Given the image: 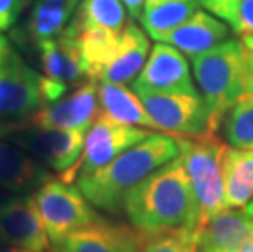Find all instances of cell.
I'll use <instances>...</instances> for the list:
<instances>
[{
  "mask_svg": "<svg viewBox=\"0 0 253 252\" xmlns=\"http://www.w3.org/2000/svg\"><path fill=\"white\" fill-rule=\"evenodd\" d=\"M123 213L142 233L195 231L201 208L180 155L132 187L123 202Z\"/></svg>",
  "mask_w": 253,
  "mask_h": 252,
  "instance_id": "1",
  "label": "cell"
},
{
  "mask_svg": "<svg viewBox=\"0 0 253 252\" xmlns=\"http://www.w3.org/2000/svg\"><path fill=\"white\" fill-rule=\"evenodd\" d=\"M178 155L180 146L176 136L154 133L100 170L79 177L77 187L91 205L103 211L121 214L127 192Z\"/></svg>",
  "mask_w": 253,
  "mask_h": 252,
  "instance_id": "2",
  "label": "cell"
},
{
  "mask_svg": "<svg viewBox=\"0 0 253 252\" xmlns=\"http://www.w3.org/2000/svg\"><path fill=\"white\" fill-rule=\"evenodd\" d=\"M190 61L216 133L227 111L245 94L249 74L247 48L239 40L227 38L212 50L190 57Z\"/></svg>",
  "mask_w": 253,
  "mask_h": 252,
  "instance_id": "3",
  "label": "cell"
},
{
  "mask_svg": "<svg viewBox=\"0 0 253 252\" xmlns=\"http://www.w3.org/2000/svg\"><path fill=\"white\" fill-rule=\"evenodd\" d=\"M176 141L180 146V159L201 208V219L222 211L225 208L222 164L229 148L216 135L176 138Z\"/></svg>",
  "mask_w": 253,
  "mask_h": 252,
  "instance_id": "4",
  "label": "cell"
},
{
  "mask_svg": "<svg viewBox=\"0 0 253 252\" xmlns=\"http://www.w3.org/2000/svg\"><path fill=\"white\" fill-rule=\"evenodd\" d=\"M33 197L51 244L103 218L90 206L79 187L64 180H47Z\"/></svg>",
  "mask_w": 253,
  "mask_h": 252,
  "instance_id": "5",
  "label": "cell"
},
{
  "mask_svg": "<svg viewBox=\"0 0 253 252\" xmlns=\"http://www.w3.org/2000/svg\"><path fill=\"white\" fill-rule=\"evenodd\" d=\"M0 138L13 143L41 162L66 174L82 157L87 133L74 130H49L35 125L0 126Z\"/></svg>",
  "mask_w": 253,
  "mask_h": 252,
  "instance_id": "6",
  "label": "cell"
},
{
  "mask_svg": "<svg viewBox=\"0 0 253 252\" xmlns=\"http://www.w3.org/2000/svg\"><path fill=\"white\" fill-rule=\"evenodd\" d=\"M136 94L160 131L176 138L216 135L209 108L199 94H157L147 90H137Z\"/></svg>",
  "mask_w": 253,
  "mask_h": 252,
  "instance_id": "7",
  "label": "cell"
},
{
  "mask_svg": "<svg viewBox=\"0 0 253 252\" xmlns=\"http://www.w3.org/2000/svg\"><path fill=\"white\" fill-rule=\"evenodd\" d=\"M150 135H154V131L118 123L103 113H98L87 133V138H85L82 157L71 170L61 175V180L71 184V180H74L75 177L79 179V177L96 172L106 164H110L113 159H116L120 154L142 143Z\"/></svg>",
  "mask_w": 253,
  "mask_h": 252,
  "instance_id": "8",
  "label": "cell"
},
{
  "mask_svg": "<svg viewBox=\"0 0 253 252\" xmlns=\"http://www.w3.org/2000/svg\"><path fill=\"white\" fill-rule=\"evenodd\" d=\"M42 76L33 71L17 52L0 66V126L33 116L44 108Z\"/></svg>",
  "mask_w": 253,
  "mask_h": 252,
  "instance_id": "9",
  "label": "cell"
},
{
  "mask_svg": "<svg viewBox=\"0 0 253 252\" xmlns=\"http://www.w3.org/2000/svg\"><path fill=\"white\" fill-rule=\"evenodd\" d=\"M49 241L33 195L10 197L0 202V243L10 248L44 252L49 249Z\"/></svg>",
  "mask_w": 253,
  "mask_h": 252,
  "instance_id": "10",
  "label": "cell"
},
{
  "mask_svg": "<svg viewBox=\"0 0 253 252\" xmlns=\"http://www.w3.org/2000/svg\"><path fill=\"white\" fill-rule=\"evenodd\" d=\"M132 90L157 94H198L185 54L165 43H157L152 48L144 69L134 80Z\"/></svg>",
  "mask_w": 253,
  "mask_h": 252,
  "instance_id": "11",
  "label": "cell"
},
{
  "mask_svg": "<svg viewBox=\"0 0 253 252\" xmlns=\"http://www.w3.org/2000/svg\"><path fill=\"white\" fill-rule=\"evenodd\" d=\"M145 233L131 224L113 223L101 218L90 226L67 234L52 243V252H137Z\"/></svg>",
  "mask_w": 253,
  "mask_h": 252,
  "instance_id": "12",
  "label": "cell"
},
{
  "mask_svg": "<svg viewBox=\"0 0 253 252\" xmlns=\"http://www.w3.org/2000/svg\"><path fill=\"white\" fill-rule=\"evenodd\" d=\"M98 113L96 82H85L72 95L41 108L31 116L30 123L40 128H49V130L88 133Z\"/></svg>",
  "mask_w": 253,
  "mask_h": 252,
  "instance_id": "13",
  "label": "cell"
},
{
  "mask_svg": "<svg viewBox=\"0 0 253 252\" xmlns=\"http://www.w3.org/2000/svg\"><path fill=\"white\" fill-rule=\"evenodd\" d=\"M253 236V218L247 208H224L201 219L195 229L196 252H237Z\"/></svg>",
  "mask_w": 253,
  "mask_h": 252,
  "instance_id": "14",
  "label": "cell"
},
{
  "mask_svg": "<svg viewBox=\"0 0 253 252\" xmlns=\"http://www.w3.org/2000/svg\"><path fill=\"white\" fill-rule=\"evenodd\" d=\"M38 51L41 57V67L44 77L56 82L72 85H84L90 80L88 66L82 56L79 43L67 33H61L56 38L38 43Z\"/></svg>",
  "mask_w": 253,
  "mask_h": 252,
  "instance_id": "15",
  "label": "cell"
},
{
  "mask_svg": "<svg viewBox=\"0 0 253 252\" xmlns=\"http://www.w3.org/2000/svg\"><path fill=\"white\" fill-rule=\"evenodd\" d=\"M225 38H229L227 25L212 15L198 10L180 26L164 35L159 43L173 46L188 57H193L212 50L225 41Z\"/></svg>",
  "mask_w": 253,
  "mask_h": 252,
  "instance_id": "16",
  "label": "cell"
},
{
  "mask_svg": "<svg viewBox=\"0 0 253 252\" xmlns=\"http://www.w3.org/2000/svg\"><path fill=\"white\" fill-rule=\"evenodd\" d=\"M51 179L52 175L33 155L0 138V187L13 194H30Z\"/></svg>",
  "mask_w": 253,
  "mask_h": 252,
  "instance_id": "17",
  "label": "cell"
},
{
  "mask_svg": "<svg viewBox=\"0 0 253 252\" xmlns=\"http://www.w3.org/2000/svg\"><path fill=\"white\" fill-rule=\"evenodd\" d=\"M150 41L142 28L127 21L126 28L120 35L116 54L113 61L100 74L98 82L127 84L139 76L149 59Z\"/></svg>",
  "mask_w": 253,
  "mask_h": 252,
  "instance_id": "18",
  "label": "cell"
},
{
  "mask_svg": "<svg viewBox=\"0 0 253 252\" xmlns=\"http://www.w3.org/2000/svg\"><path fill=\"white\" fill-rule=\"evenodd\" d=\"M100 113L106 115L118 123L131 126H141L145 130H159L155 121L144 108L139 95L127 89L125 84L101 82L98 89Z\"/></svg>",
  "mask_w": 253,
  "mask_h": 252,
  "instance_id": "19",
  "label": "cell"
},
{
  "mask_svg": "<svg viewBox=\"0 0 253 252\" xmlns=\"http://www.w3.org/2000/svg\"><path fill=\"white\" fill-rule=\"evenodd\" d=\"M127 25V8L121 0H82L72 21L64 30L72 38L88 30H111L121 33Z\"/></svg>",
  "mask_w": 253,
  "mask_h": 252,
  "instance_id": "20",
  "label": "cell"
},
{
  "mask_svg": "<svg viewBox=\"0 0 253 252\" xmlns=\"http://www.w3.org/2000/svg\"><path fill=\"white\" fill-rule=\"evenodd\" d=\"M225 208H245L253 198V151L229 148L222 164Z\"/></svg>",
  "mask_w": 253,
  "mask_h": 252,
  "instance_id": "21",
  "label": "cell"
},
{
  "mask_svg": "<svg viewBox=\"0 0 253 252\" xmlns=\"http://www.w3.org/2000/svg\"><path fill=\"white\" fill-rule=\"evenodd\" d=\"M199 7V0H145L139 20L150 38L160 41L164 35L193 17Z\"/></svg>",
  "mask_w": 253,
  "mask_h": 252,
  "instance_id": "22",
  "label": "cell"
},
{
  "mask_svg": "<svg viewBox=\"0 0 253 252\" xmlns=\"http://www.w3.org/2000/svg\"><path fill=\"white\" fill-rule=\"evenodd\" d=\"M80 2L82 0H36L26 25L28 36L38 45L64 33Z\"/></svg>",
  "mask_w": 253,
  "mask_h": 252,
  "instance_id": "23",
  "label": "cell"
},
{
  "mask_svg": "<svg viewBox=\"0 0 253 252\" xmlns=\"http://www.w3.org/2000/svg\"><path fill=\"white\" fill-rule=\"evenodd\" d=\"M120 35L111 30L96 28L84 31L75 38L88 66L91 82H98L101 71L113 61L120 45Z\"/></svg>",
  "mask_w": 253,
  "mask_h": 252,
  "instance_id": "24",
  "label": "cell"
},
{
  "mask_svg": "<svg viewBox=\"0 0 253 252\" xmlns=\"http://www.w3.org/2000/svg\"><path fill=\"white\" fill-rule=\"evenodd\" d=\"M224 138L232 148L253 151V94H244L224 116Z\"/></svg>",
  "mask_w": 253,
  "mask_h": 252,
  "instance_id": "25",
  "label": "cell"
},
{
  "mask_svg": "<svg viewBox=\"0 0 253 252\" xmlns=\"http://www.w3.org/2000/svg\"><path fill=\"white\" fill-rule=\"evenodd\" d=\"M201 7L240 36H253V0H199Z\"/></svg>",
  "mask_w": 253,
  "mask_h": 252,
  "instance_id": "26",
  "label": "cell"
},
{
  "mask_svg": "<svg viewBox=\"0 0 253 252\" xmlns=\"http://www.w3.org/2000/svg\"><path fill=\"white\" fill-rule=\"evenodd\" d=\"M137 252H196L195 231L178 229L147 234Z\"/></svg>",
  "mask_w": 253,
  "mask_h": 252,
  "instance_id": "27",
  "label": "cell"
},
{
  "mask_svg": "<svg viewBox=\"0 0 253 252\" xmlns=\"http://www.w3.org/2000/svg\"><path fill=\"white\" fill-rule=\"evenodd\" d=\"M30 0H0V31L10 30Z\"/></svg>",
  "mask_w": 253,
  "mask_h": 252,
  "instance_id": "28",
  "label": "cell"
},
{
  "mask_svg": "<svg viewBox=\"0 0 253 252\" xmlns=\"http://www.w3.org/2000/svg\"><path fill=\"white\" fill-rule=\"evenodd\" d=\"M242 43L247 48V54H249V74H247L245 82V94H253V36L242 38Z\"/></svg>",
  "mask_w": 253,
  "mask_h": 252,
  "instance_id": "29",
  "label": "cell"
},
{
  "mask_svg": "<svg viewBox=\"0 0 253 252\" xmlns=\"http://www.w3.org/2000/svg\"><path fill=\"white\" fill-rule=\"evenodd\" d=\"M125 3V7L127 8V13L131 15V18H139L142 13L145 0H121Z\"/></svg>",
  "mask_w": 253,
  "mask_h": 252,
  "instance_id": "30",
  "label": "cell"
},
{
  "mask_svg": "<svg viewBox=\"0 0 253 252\" xmlns=\"http://www.w3.org/2000/svg\"><path fill=\"white\" fill-rule=\"evenodd\" d=\"M12 46H10L8 40L0 33V66L8 61V57L12 56Z\"/></svg>",
  "mask_w": 253,
  "mask_h": 252,
  "instance_id": "31",
  "label": "cell"
},
{
  "mask_svg": "<svg viewBox=\"0 0 253 252\" xmlns=\"http://www.w3.org/2000/svg\"><path fill=\"white\" fill-rule=\"evenodd\" d=\"M237 252H253V236Z\"/></svg>",
  "mask_w": 253,
  "mask_h": 252,
  "instance_id": "32",
  "label": "cell"
},
{
  "mask_svg": "<svg viewBox=\"0 0 253 252\" xmlns=\"http://www.w3.org/2000/svg\"><path fill=\"white\" fill-rule=\"evenodd\" d=\"M0 252H31V251L18 249V248H10V246H5V248H0Z\"/></svg>",
  "mask_w": 253,
  "mask_h": 252,
  "instance_id": "33",
  "label": "cell"
},
{
  "mask_svg": "<svg viewBox=\"0 0 253 252\" xmlns=\"http://www.w3.org/2000/svg\"><path fill=\"white\" fill-rule=\"evenodd\" d=\"M245 208H247V211H249V213H250V216L253 218V200H252V202L249 203V205H247V206H245Z\"/></svg>",
  "mask_w": 253,
  "mask_h": 252,
  "instance_id": "34",
  "label": "cell"
}]
</instances>
